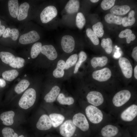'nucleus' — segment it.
Wrapping results in <instances>:
<instances>
[{"mask_svg": "<svg viewBox=\"0 0 137 137\" xmlns=\"http://www.w3.org/2000/svg\"><path fill=\"white\" fill-rule=\"evenodd\" d=\"M85 112L88 119L93 124H99L104 120V113L98 107L91 105H88L85 108Z\"/></svg>", "mask_w": 137, "mask_h": 137, "instance_id": "f257e3e1", "label": "nucleus"}, {"mask_svg": "<svg viewBox=\"0 0 137 137\" xmlns=\"http://www.w3.org/2000/svg\"><path fill=\"white\" fill-rule=\"evenodd\" d=\"M36 97V92L34 89H28L24 92L20 99L19 102V106L22 109H28L33 105Z\"/></svg>", "mask_w": 137, "mask_h": 137, "instance_id": "f03ea898", "label": "nucleus"}, {"mask_svg": "<svg viewBox=\"0 0 137 137\" xmlns=\"http://www.w3.org/2000/svg\"><path fill=\"white\" fill-rule=\"evenodd\" d=\"M40 39V36L37 31L31 28L20 34L18 40L20 44L26 45L36 42Z\"/></svg>", "mask_w": 137, "mask_h": 137, "instance_id": "7ed1b4c3", "label": "nucleus"}, {"mask_svg": "<svg viewBox=\"0 0 137 137\" xmlns=\"http://www.w3.org/2000/svg\"><path fill=\"white\" fill-rule=\"evenodd\" d=\"M31 1H27L22 3L19 5L17 21L23 22L29 20L32 15Z\"/></svg>", "mask_w": 137, "mask_h": 137, "instance_id": "20e7f679", "label": "nucleus"}, {"mask_svg": "<svg viewBox=\"0 0 137 137\" xmlns=\"http://www.w3.org/2000/svg\"><path fill=\"white\" fill-rule=\"evenodd\" d=\"M131 94L129 90H123L117 92L112 99L113 105L116 108H121L127 103L130 99Z\"/></svg>", "mask_w": 137, "mask_h": 137, "instance_id": "39448f33", "label": "nucleus"}, {"mask_svg": "<svg viewBox=\"0 0 137 137\" xmlns=\"http://www.w3.org/2000/svg\"><path fill=\"white\" fill-rule=\"evenodd\" d=\"M137 116V105L132 104L123 110L119 115L120 119L124 122L129 123L133 121Z\"/></svg>", "mask_w": 137, "mask_h": 137, "instance_id": "423d86ee", "label": "nucleus"}, {"mask_svg": "<svg viewBox=\"0 0 137 137\" xmlns=\"http://www.w3.org/2000/svg\"><path fill=\"white\" fill-rule=\"evenodd\" d=\"M57 14V10L55 6H48L41 12L40 15V19L42 23H47L56 17Z\"/></svg>", "mask_w": 137, "mask_h": 137, "instance_id": "0eeeda50", "label": "nucleus"}, {"mask_svg": "<svg viewBox=\"0 0 137 137\" xmlns=\"http://www.w3.org/2000/svg\"><path fill=\"white\" fill-rule=\"evenodd\" d=\"M76 129V126L72 121L68 119L61 125L59 131L61 135L64 137H71L75 133Z\"/></svg>", "mask_w": 137, "mask_h": 137, "instance_id": "6e6552de", "label": "nucleus"}, {"mask_svg": "<svg viewBox=\"0 0 137 137\" xmlns=\"http://www.w3.org/2000/svg\"><path fill=\"white\" fill-rule=\"evenodd\" d=\"M72 121L76 126L83 131H87L89 129L88 121L85 115L82 113L75 114L73 116Z\"/></svg>", "mask_w": 137, "mask_h": 137, "instance_id": "1a4fd4ad", "label": "nucleus"}, {"mask_svg": "<svg viewBox=\"0 0 137 137\" xmlns=\"http://www.w3.org/2000/svg\"><path fill=\"white\" fill-rule=\"evenodd\" d=\"M86 98L89 103L98 108L102 105L104 102L102 94L98 91L90 92L87 94Z\"/></svg>", "mask_w": 137, "mask_h": 137, "instance_id": "9d476101", "label": "nucleus"}, {"mask_svg": "<svg viewBox=\"0 0 137 137\" xmlns=\"http://www.w3.org/2000/svg\"><path fill=\"white\" fill-rule=\"evenodd\" d=\"M118 63L124 76L127 78H130L132 75L133 68L129 60L126 58L121 57L119 59Z\"/></svg>", "mask_w": 137, "mask_h": 137, "instance_id": "9b49d317", "label": "nucleus"}, {"mask_svg": "<svg viewBox=\"0 0 137 137\" xmlns=\"http://www.w3.org/2000/svg\"><path fill=\"white\" fill-rule=\"evenodd\" d=\"M111 75V72L108 67H105L100 70L95 71L92 74L94 79L100 82L107 80L110 78Z\"/></svg>", "mask_w": 137, "mask_h": 137, "instance_id": "f8f14e48", "label": "nucleus"}, {"mask_svg": "<svg viewBox=\"0 0 137 137\" xmlns=\"http://www.w3.org/2000/svg\"><path fill=\"white\" fill-rule=\"evenodd\" d=\"M61 44L62 49L65 53H70L74 49L75 42L74 38L70 35H65L62 38Z\"/></svg>", "mask_w": 137, "mask_h": 137, "instance_id": "ddd939ff", "label": "nucleus"}, {"mask_svg": "<svg viewBox=\"0 0 137 137\" xmlns=\"http://www.w3.org/2000/svg\"><path fill=\"white\" fill-rule=\"evenodd\" d=\"M52 126V122L49 116L45 114L41 116L36 124L37 128L42 130H48Z\"/></svg>", "mask_w": 137, "mask_h": 137, "instance_id": "4468645a", "label": "nucleus"}, {"mask_svg": "<svg viewBox=\"0 0 137 137\" xmlns=\"http://www.w3.org/2000/svg\"><path fill=\"white\" fill-rule=\"evenodd\" d=\"M119 131L118 128L116 126L108 124L102 128L101 133L103 137H113L118 134Z\"/></svg>", "mask_w": 137, "mask_h": 137, "instance_id": "2eb2a0df", "label": "nucleus"}, {"mask_svg": "<svg viewBox=\"0 0 137 137\" xmlns=\"http://www.w3.org/2000/svg\"><path fill=\"white\" fill-rule=\"evenodd\" d=\"M41 53L50 60L55 59L58 56L57 52L55 47L51 45L42 46L41 48Z\"/></svg>", "mask_w": 137, "mask_h": 137, "instance_id": "dca6fc26", "label": "nucleus"}, {"mask_svg": "<svg viewBox=\"0 0 137 137\" xmlns=\"http://www.w3.org/2000/svg\"><path fill=\"white\" fill-rule=\"evenodd\" d=\"M19 4L18 0H9L8 2L9 13L12 20H17Z\"/></svg>", "mask_w": 137, "mask_h": 137, "instance_id": "f3484780", "label": "nucleus"}, {"mask_svg": "<svg viewBox=\"0 0 137 137\" xmlns=\"http://www.w3.org/2000/svg\"><path fill=\"white\" fill-rule=\"evenodd\" d=\"M20 35L19 30L15 28H7L2 35L4 38H10L11 40L15 41L18 40Z\"/></svg>", "mask_w": 137, "mask_h": 137, "instance_id": "a211bd4d", "label": "nucleus"}, {"mask_svg": "<svg viewBox=\"0 0 137 137\" xmlns=\"http://www.w3.org/2000/svg\"><path fill=\"white\" fill-rule=\"evenodd\" d=\"M60 89L58 86H54L50 91L45 96L44 99L47 102H54L59 94Z\"/></svg>", "mask_w": 137, "mask_h": 137, "instance_id": "6ab92c4d", "label": "nucleus"}, {"mask_svg": "<svg viewBox=\"0 0 137 137\" xmlns=\"http://www.w3.org/2000/svg\"><path fill=\"white\" fill-rule=\"evenodd\" d=\"M15 113L12 111L4 112L0 115V118L3 124L7 126L12 125L14 123L13 117Z\"/></svg>", "mask_w": 137, "mask_h": 137, "instance_id": "aec40b11", "label": "nucleus"}, {"mask_svg": "<svg viewBox=\"0 0 137 137\" xmlns=\"http://www.w3.org/2000/svg\"><path fill=\"white\" fill-rule=\"evenodd\" d=\"M79 6V2L78 0H70L67 3L65 9L67 13L72 14L78 11Z\"/></svg>", "mask_w": 137, "mask_h": 137, "instance_id": "412c9836", "label": "nucleus"}, {"mask_svg": "<svg viewBox=\"0 0 137 137\" xmlns=\"http://www.w3.org/2000/svg\"><path fill=\"white\" fill-rule=\"evenodd\" d=\"M130 7L128 5H115L110 10L111 13L114 15H123L126 14L130 10Z\"/></svg>", "mask_w": 137, "mask_h": 137, "instance_id": "4be33fe9", "label": "nucleus"}, {"mask_svg": "<svg viewBox=\"0 0 137 137\" xmlns=\"http://www.w3.org/2000/svg\"><path fill=\"white\" fill-rule=\"evenodd\" d=\"M65 68V62L62 60H59L57 63L56 68L53 72V75L56 78L63 77L64 74V71Z\"/></svg>", "mask_w": 137, "mask_h": 137, "instance_id": "5701e85b", "label": "nucleus"}, {"mask_svg": "<svg viewBox=\"0 0 137 137\" xmlns=\"http://www.w3.org/2000/svg\"><path fill=\"white\" fill-rule=\"evenodd\" d=\"M108 61V58L105 56L101 57H94L91 60V63L92 67L95 68L98 66H104L107 64Z\"/></svg>", "mask_w": 137, "mask_h": 137, "instance_id": "b1692460", "label": "nucleus"}, {"mask_svg": "<svg viewBox=\"0 0 137 137\" xmlns=\"http://www.w3.org/2000/svg\"><path fill=\"white\" fill-rule=\"evenodd\" d=\"M52 126L56 128L61 125L65 119L64 117L62 115L56 113H52L49 114Z\"/></svg>", "mask_w": 137, "mask_h": 137, "instance_id": "393cba45", "label": "nucleus"}, {"mask_svg": "<svg viewBox=\"0 0 137 137\" xmlns=\"http://www.w3.org/2000/svg\"><path fill=\"white\" fill-rule=\"evenodd\" d=\"M122 19L121 16L111 13L107 14L105 17V20L107 23L117 25H121L122 24Z\"/></svg>", "mask_w": 137, "mask_h": 137, "instance_id": "a878e982", "label": "nucleus"}, {"mask_svg": "<svg viewBox=\"0 0 137 137\" xmlns=\"http://www.w3.org/2000/svg\"><path fill=\"white\" fill-rule=\"evenodd\" d=\"M19 73L16 70L12 69L5 71L2 74L3 78L9 81H12L18 76Z\"/></svg>", "mask_w": 137, "mask_h": 137, "instance_id": "bb28decb", "label": "nucleus"}, {"mask_svg": "<svg viewBox=\"0 0 137 137\" xmlns=\"http://www.w3.org/2000/svg\"><path fill=\"white\" fill-rule=\"evenodd\" d=\"M30 84V82L28 80L22 79L15 86L14 90L17 94H20L27 89Z\"/></svg>", "mask_w": 137, "mask_h": 137, "instance_id": "cd10ccee", "label": "nucleus"}, {"mask_svg": "<svg viewBox=\"0 0 137 137\" xmlns=\"http://www.w3.org/2000/svg\"><path fill=\"white\" fill-rule=\"evenodd\" d=\"M134 14V11L132 10L129 12L127 17L123 18L122 24L123 26L126 27L131 26L134 24L135 22Z\"/></svg>", "mask_w": 137, "mask_h": 137, "instance_id": "c85d7f7f", "label": "nucleus"}, {"mask_svg": "<svg viewBox=\"0 0 137 137\" xmlns=\"http://www.w3.org/2000/svg\"><path fill=\"white\" fill-rule=\"evenodd\" d=\"M15 56L12 53L7 52H0V58L3 62L6 64H9L15 59Z\"/></svg>", "mask_w": 137, "mask_h": 137, "instance_id": "c756f323", "label": "nucleus"}, {"mask_svg": "<svg viewBox=\"0 0 137 137\" xmlns=\"http://www.w3.org/2000/svg\"><path fill=\"white\" fill-rule=\"evenodd\" d=\"M42 46V43L40 42H36L33 45L30 52V56L32 58L34 59L37 57L41 52Z\"/></svg>", "mask_w": 137, "mask_h": 137, "instance_id": "7c9ffc66", "label": "nucleus"}, {"mask_svg": "<svg viewBox=\"0 0 137 137\" xmlns=\"http://www.w3.org/2000/svg\"><path fill=\"white\" fill-rule=\"evenodd\" d=\"M57 100L61 105H70L73 104L74 100L72 97H65L62 93H60L57 98Z\"/></svg>", "mask_w": 137, "mask_h": 137, "instance_id": "2f4dec72", "label": "nucleus"}, {"mask_svg": "<svg viewBox=\"0 0 137 137\" xmlns=\"http://www.w3.org/2000/svg\"><path fill=\"white\" fill-rule=\"evenodd\" d=\"M112 43L111 39L109 38H103L101 40V46L108 54H110L112 51Z\"/></svg>", "mask_w": 137, "mask_h": 137, "instance_id": "473e14b6", "label": "nucleus"}, {"mask_svg": "<svg viewBox=\"0 0 137 137\" xmlns=\"http://www.w3.org/2000/svg\"><path fill=\"white\" fill-rule=\"evenodd\" d=\"M103 26L100 22H98L93 25L92 28L93 31L99 38H101L103 36L104 31Z\"/></svg>", "mask_w": 137, "mask_h": 137, "instance_id": "72a5a7b5", "label": "nucleus"}, {"mask_svg": "<svg viewBox=\"0 0 137 137\" xmlns=\"http://www.w3.org/2000/svg\"><path fill=\"white\" fill-rule=\"evenodd\" d=\"M25 62V59L23 58L16 57L14 60L9 64V65L13 68H20L24 66Z\"/></svg>", "mask_w": 137, "mask_h": 137, "instance_id": "f704fd0d", "label": "nucleus"}, {"mask_svg": "<svg viewBox=\"0 0 137 137\" xmlns=\"http://www.w3.org/2000/svg\"><path fill=\"white\" fill-rule=\"evenodd\" d=\"M86 33L87 36L94 45H97L99 44V40L98 37L91 28H88L86 29Z\"/></svg>", "mask_w": 137, "mask_h": 137, "instance_id": "c9c22d12", "label": "nucleus"}, {"mask_svg": "<svg viewBox=\"0 0 137 137\" xmlns=\"http://www.w3.org/2000/svg\"><path fill=\"white\" fill-rule=\"evenodd\" d=\"M85 19L83 14L79 12L77 13L76 18V24L79 29H82L85 23Z\"/></svg>", "mask_w": 137, "mask_h": 137, "instance_id": "e433bc0d", "label": "nucleus"}, {"mask_svg": "<svg viewBox=\"0 0 137 137\" xmlns=\"http://www.w3.org/2000/svg\"><path fill=\"white\" fill-rule=\"evenodd\" d=\"M78 59V56L75 54L71 56L65 62V69L67 70L74 65Z\"/></svg>", "mask_w": 137, "mask_h": 137, "instance_id": "4c0bfd02", "label": "nucleus"}, {"mask_svg": "<svg viewBox=\"0 0 137 137\" xmlns=\"http://www.w3.org/2000/svg\"><path fill=\"white\" fill-rule=\"evenodd\" d=\"M2 133L3 137H18L17 134L10 127H5L2 130Z\"/></svg>", "mask_w": 137, "mask_h": 137, "instance_id": "58836bf2", "label": "nucleus"}, {"mask_svg": "<svg viewBox=\"0 0 137 137\" xmlns=\"http://www.w3.org/2000/svg\"><path fill=\"white\" fill-rule=\"evenodd\" d=\"M115 1V0H104L101 3V7L104 10L109 9L114 6Z\"/></svg>", "mask_w": 137, "mask_h": 137, "instance_id": "ea45409f", "label": "nucleus"}, {"mask_svg": "<svg viewBox=\"0 0 137 137\" xmlns=\"http://www.w3.org/2000/svg\"><path fill=\"white\" fill-rule=\"evenodd\" d=\"M132 32L131 30L127 29L122 31L119 33L118 36L120 38H126L132 33Z\"/></svg>", "mask_w": 137, "mask_h": 137, "instance_id": "a19ab883", "label": "nucleus"}, {"mask_svg": "<svg viewBox=\"0 0 137 137\" xmlns=\"http://www.w3.org/2000/svg\"><path fill=\"white\" fill-rule=\"evenodd\" d=\"M78 60L81 61L82 62H84L87 58V56L86 53L83 51L80 52L78 54Z\"/></svg>", "mask_w": 137, "mask_h": 137, "instance_id": "79ce46f5", "label": "nucleus"}, {"mask_svg": "<svg viewBox=\"0 0 137 137\" xmlns=\"http://www.w3.org/2000/svg\"><path fill=\"white\" fill-rule=\"evenodd\" d=\"M132 56L133 58L137 62V47L136 46L133 49L132 53Z\"/></svg>", "mask_w": 137, "mask_h": 137, "instance_id": "37998d69", "label": "nucleus"}, {"mask_svg": "<svg viewBox=\"0 0 137 137\" xmlns=\"http://www.w3.org/2000/svg\"><path fill=\"white\" fill-rule=\"evenodd\" d=\"M135 38V35L132 33L128 37L126 38V42L127 43H129L131 41L134 40Z\"/></svg>", "mask_w": 137, "mask_h": 137, "instance_id": "c03bdc74", "label": "nucleus"}, {"mask_svg": "<svg viewBox=\"0 0 137 137\" xmlns=\"http://www.w3.org/2000/svg\"><path fill=\"white\" fill-rule=\"evenodd\" d=\"M82 63L78 60L75 65V67L74 72V73L76 74L77 73L78 69L81 65Z\"/></svg>", "mask_w": 137, "mask_h": 137, "instance_id": "a18cd8bd", "label": "nucleus"}, {"mask_svg": "<svg viewBox=\"0 0 137 137\" xmlns=\"http://www.w3.org/2000/svg\"><path fill=\"white\" fill-rule=\"evenodd\" d=\"M5 26L1 24V22L0 20V37L3 35L5 29Z\"/></svg>", "mask_w": 137, "mask_h": 137, "instance_id": "49530a36", "label": "nucleus"}, {"mask_svg": "<svg viewBox=\"0 0 137 137\" xmlns=\"http://www.w3.org/2000/svg\"><path fill=\"white\" fill-rule=\"evenodd\" d=\"M6 83L5 81L3 79L0 78V87L3 88L6 85Z\"/></svg>", "mask_w": 137, "mask_h": 137, "instance_id": "de8ad7c7", "label": "nucleus"}, {"mask_svg": "<svg viewBox=\"0 0 137 137\" xmlns=\"http://www.w3.org/2000/svg\"><path fill=\"white\" fill-rule=\"evenodd\" d=\"M134 76L135 78L137 79V65L134 67Z\"/></svg>", "mask_w": 137, "mask_h": 137, "instance_id": "09e8293b", "label": "nucleus"}, {"mask_svg": "<svg viewBox=\"0 0 137 137\" xmlns=\"http://www.w3.org/2000/svg\"><path fill=\"white\" fill-rule=\"evenodd\" d=\"M91 2L93 3H95L98 2L99 0H91L90 1Z\"/></svg>", "mask_w": 137, "mask_h": 137, "instance_id": "8fccbe9b", "label": "nucleus"}, {"mask_svg": "<svg viewBox=\"0 0 137 137\" xmlns=\"http://www.w3.org/2000/svg\"><path fill=\"white\" fill-rule=\"evenodd\" d=\"M18 137H25L23 135H21Z\"/></svg>", "mask_w": 137, "mask_h": 137, "instance_id": "3c124183", "label": "nucleus"}]
</instances>
